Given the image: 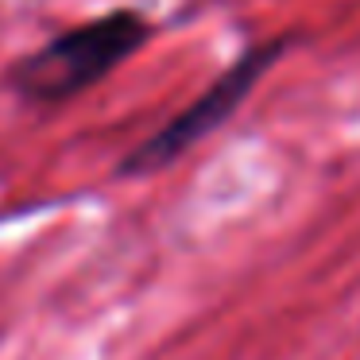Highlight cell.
<instances>
[{"mask_svg":"<svg viewBox=\"0 0 360 360\" xmlns=\"http://www.w3.org/2000/svg\"><path fill=\"white\" fill-rule=\"evenodd\" d=\"M283 51H287V39H275V43H264V47L244 51V55L236 58V63L229 66V70L221 74V78L213 82V86L205 89L186 112H179L171 124H163L148 143H140V148L124 159L120 174H148V171H159V167L174 163L182 151H190L202 136H210L213 128L225 124V120L240 109V101L256 89V82L283 58Z\"/></svg>","mask_w":360,"mask_h":360,"instance_id":"2","label":"cell"},{"mask_svg":"<svg viewBox=\"0 0 360 360\" xmlns=\"http://www.w3.org/2000/svg\"><path fill=\"white\" fill-rule=\"evenodd\" d=\"M143 39H148V24L136 12H109L20 58L12 70V86L39 105L66 101L112 74L124 58H132Z\"/></svg>","mask_w":360,"mask_h":360,"instance_id":"1","label":"cell"}]
</instances>
